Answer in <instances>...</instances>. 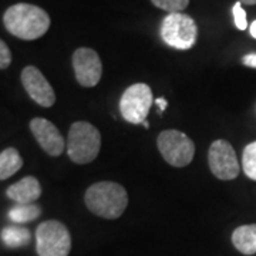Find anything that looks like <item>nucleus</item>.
Instances as JSON below:
<instances>
[{
	"mask_svg": "<svg viewBox=\"0 0 256 256\" xmlns=\"http://www.w3.org/2000/svg\"><path fill=\"white\" fill-rule=\"evenodd\" d=\"M242 4H248V6H254L256 4V0H239Z\"/></svg>",
	"mask_w": 256,
	"mask_h": 256,
	"instance_id": "nucleus-24",
	"label": "nucleus"
},
{
	"mask_svg": "<svg viewBox=\"0 0 256 256\" xmlns=\"http://www.w3.org/2000/svg\"><path fill=\"white\" fill-rule=\"evenodd\" d=\"M142 126H144V127H146V128L150 127V126H148V122H146V121H144V122H142Z\"/></svg>",
	"mask_w": 256,
	"mask_h": 256,
	"instance_id": "nucleus-25",
	"label": "nucleus"
},
{
	"mask_svg": "<svg viewBox=\"0 0 256 256\" xmlns=\"http://www.w3.org/2000/svg\"><path fill=\"white\" fill-rule=\"evenodd\" d=\"M30 131L42 150L52 156H60L66 150V141L52 121L46 118H33Z\"/></svg>",
	"mask_w": 256,
	"mask_h": 256,
	"instance_id": "nucleus-11",
	"label": "nucleus"
},
{
	"mask_svg": "<svg viewBox=\"0 0 256 256\" xmlns=\"http://www.w3.org/2000/svg\"><path fill=\"white\" fill-rule=\"evenodd\" d=\"M242 63L248 66V67H252V68H256V53H252V54H246L244 58H242Z\"/></svg>",
	"mask_w": 256,
	"mask_h": 256,
	"instance_id": "nucleus-21",
	"label": "nucleus"
},
{
	"mask_svg": "<svg viewBox=\"0 0 256 256\" xmlns=\"http://www.w3.org/2000/svg\"><path fill=\"white\" fill-rule=\"evenodd\" d=\"M76 80L82 87H96L102 76V64L96 50L80 47L73 53Z\"/></svg>",
	"mask_w": 256,
	"mask_h": 256,
	"instance_id": "nucleus-9",
	"label": "nucleus"
},
{
	"mask_svg": "<svg viewBox=\"0 0 256 256\" xmlns=\"http://www.w3.org/2000/svg\"><path fill=\"white\" fill-rule=\"evenodd\" d=\"M12 63V52L9 46L0 38V70L8 68Z\"/></svg>",
	"mask_w": 256,
	"mask_h": 256,
	"instance_id": "nucleus-20",
	"label": "nucleus"
},
{
	"mask_svg": "<svg viewBox=\"0 0 256 256\" xmlns=\"http://www.w3.org/2000/svg\"><path fill=\"white\" fill-rule=\"evenodd\" d=\"M22 84L30 98L38 106L48 108L56 102V94L52 84L47 82L43 73L34 66H28L23 68Z\"/></svg>",
	"mask_w": 256,
	"mask_h": 256,
	"instance_id": "nucleus-10",
	"label": "nucleus"
},
{
	"mask_svg": "<svg viewBox=\"0 0 256 256\" xmlns=\"http://www.w3.org/2000/svg\"><path fill=\"white\" fill-rule=\"evenodd\" d=\"M249 30H250V36L254 37V38H256V20L250 24V28H249Z\"/></svg>",
	"mask_w": 256,
	"mask_h": 256,
	"instance_id": "nucleus-23",
	"label": "nucleus"
},
{
	"mask_svg": "<svg viewBox=\"0 0 256 256\" xmlns=\"http://www.w3.org/2000/svg\"><path fill=\"white\" fill-rule=\"evenodd\" d=\"M156 104L158 106V108H160V112H162L166 108V100L165 98H156Z\"/></svg>",
	"mask_w": 256,
	"mask_h": 256,
	"instance_id": "nucleus-22",
	"label": "nucleus"
},
{
	"mask_svg": "<svg viewBox=\"0 0 256 256\" xmlns=\"http://www.w3.org/2000/svg\"><path fill=\"white\" fill-rule=\"evenodd\" d=\"M232 244L244 255H255L256 254V224L242 225L234 230Z\"/></svg>",
	"mask_w": 256,
	"mask_h": 256,
	"instance_id": "nucleus-13",
	"label": "nucleus"
},
{
	"mask_svg": "<svg viewBox=\"0 0 256 256\" xmlns=\"http://www.w3.org/2000/svg\"><path fill=\"white\" fill-rule=\"evenodd\" d=\"M232 14H234V22L235 26L239 30H245L248 28V20H246V12L242 8V3L236 2L232 8Z\"/></svg>",
	"mask_w": 256,
	"mask_h": 256,
	"instance_id": "nucleus-19",
	"label": "nucleus"
},
{
	"mask_svg": "<svg viewBox=\"0 0 256 256\" xmlns=\"http://www.w3.org/2000/svg\"><path fill=\"white\" fill-rule=\"evenodd\" d=\"M6 195L18 205L34 204L42 195V186L34 176H24L23 180L10 185Z\"/></svg>",
	"mask_w": 256,
	"mask_h": 256,
	"instance_id": "nucleus-12",
	"label": "nucleus"
},
{
	"mask_svg": "<svg viewBox=\"0 0 256 256\" xmlns=\"http://www.w3.org/2000/svg\"><path fill=\"white\" fill-rule=\"evenodd\" d=\"M208 164L210 172L222 181L235 180L240 171L236 152L226 140H216L210 144Z\"/></svg>",
	"mask_w": 256,
	"mask_h": 256,
	"instance_id": "nucleus-8",
	"label": "nucleus"
},
{
	"mask_svg": "<svg viewBox=\"0 0 256 256\" xmlns=\"http://www.w3.org/2000/svg\"><path fill=\"white\" fill-rule=\"evenodd\" d=\"M36 250L38 256H68L72 236L60 220H44L36 229Z\"/></svg>",
	"mask_w": 256,
	"mask_h": 256,
	"instance_id": "nucleus-5",
	"label": "nucleus"
},
{
	"mask_svg": "<svg viewBox=\"0 0 256 256\" xmlns=\"http://www.w3.org/2000/svg\"><path fill=\"white\" fill-rule=\"evenodd\" d=\"M160 34L170 47L190 50L198 40V28L191 16L185 13H170L161 23Z\"/></svg>",
	"mask_w": 256,
	"mask_h": 256,
	"instance_id": "nucleus-4",
	"label": "nucleus"
},
{
	"mask_svg": "<svg viewBox=\"0 0 256 256\" xmlns=\"http://www.w3.org/2000/svg\"><path fill=\"white\" fill-rule=\"evenodd\" d=\"M152 104V92L150 86L137 82L122 92L120 100V111L122 118L130 124H142Z\"/></svg>",
	"mask_w": 256,
	"mask_h": 256,
	"instance_id": "nucleus-7",
	"label": "nucleus"
},
{
	"mask_svg": "<svg viewBox=\"0 0 256 256\" xmlns=\"http://www.w3.org/2000/svg\"><path fill=\"white\" fill-rule=\"evenodd\" d=\"M84 202L94 215L104 220H117L127 208L128 195L122 185L101 181L92 184L86 191Z\"/></svg>",
	"mask_w": 256,
	"mask_h": 256,
	"instance_id": "nucleus-2",
	"label": "nucleus"
},
{
	"mask_svg": "<svg viewBox=\"0 0 256 256\" xmlns=\"http://www.w3.org/2000/svg\"><path fill=\"white\" fill-rule=\"evenodd\" d=\"M242 168L248 178L256 181V141L245 146L242 154Z\"/></svg>",
	"mask_w": 256,
	"mask_h": 256,
	"instance_id": "nucleus-17",
	"label": "nucleus"
},
{
	"mask_svg": "<svg viewBox=\"0 0 256 256\" xmlns=\"http://www.w3.org/2000/svg\"><path fill=\"white\" fill-rule=\"evenodd\" d=\"M23 166V158L16 148H6L0 152V181L14 175Z\"/></svg>",
	"mask_w": 256,
	"mask_h": 256,
	"instance_id": "nucleus-14",
	"label": "nucleus"
},
{
	"mask_svg": "<svg viewBox=\"0 0 256 256\" xmlns=\"http://www.w3.org/2000/svg\"><path fill=\"white\" fill-rule=\"evenodd\" d=\"M42 214L40 206L36 204H26V205H16L9 210V218L16 224H28L37 220Z\"/></svg>",
	"mask_w": 256,
	"mask_h": 256,
	"instance_id": "nucleus-16",
	"label": "nucleus"
},
{
	"mask_svg": "<svg viewBox=\"0 0 256 256\" xmlns=\"http://www.w3.org/2000/svg\"><path fill=\"white\" fill-rule=\"evenodd\" d=\"M66 148L74 164H90L100 152V131L90 122L77 121L70 127Z\"/></svg>",
	"mask_w": 256,
	"mask_h": 256,
	"instance_id": "nucleus-3",
	"label": "nucleus"
},
{
	"mask_svg": "<svg viewBox=\"0 0 256 256\" xmlns=\"http://www.w3.org/2000/svg\"><path fill=\"white\" fill-rule=\"evenodd\" d=\"M3 24L10 34L22 40H36L50 28L46 10L30 3H16L3 14Z\"/></svg>",
	"mask_w": 256,
	"mask_h": 256,
	"instance_id": "nucleus-1",
	"label": "nucleus"
},
{
	"mask_svg": "<svg viewBox=\"0 0 256 256\" xmlns=\"http://www.w3.org/2000/svg\"><path fill=\"white\" fill-rule=\"evenodd\" d=\"M156 146L164 160L172 166L182 168L191 164L195 144L186 134L176 130H165L156 138Z\"/></svg>",
	"mask_w": 256,
	"mask_h": 256,
	"instance_id": "nucleus-6",
	"label": "nucleus"
},
{
	"mask_svg": "<svg viewBox=\"0 0 256 256\" xmlns=\"http://www.w3.org/2000/svg\"><path fill=\"white\" fill-rule=\"evenodd\" d=\"M0 238L6 246L22 248L28 245L32 239V234L28 228H23V226H8L2 230Z\"/></svg>",
	"mask_w": 256,
	"mask_h": 256,
	"instance_id": "nucleus-15",
	"label": "nucleus"
},
{
	"mask_svg": "<svg viewBox=\"0 0 256 256\" xmlns=\"http://www.w3.org/2000/svg\"><path fill=\"white\" fill-rule=\"evenodd\" d=\"M151 2L158 9L165 10L168 13H181L190 4V0H151Z\"/></svg>",
	"mask_w": 256,
	"mask_h": 256,
	"instance_id": "nucleus-18",
	"label": "nucleus"
}]
</instances>
